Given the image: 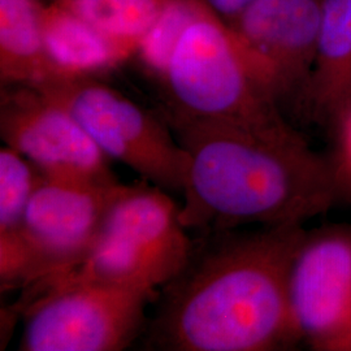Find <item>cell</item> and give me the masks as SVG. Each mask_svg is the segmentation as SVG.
<instances>
[{
  "mask_svg": "<svg viewBox=\"0 0 351 351\" xmlns=\"http://www.w3.org/2000/svg\"><path fill=\"white\" fill-rule=\"evenodd\" d=\"M171 126L185 154L181 221L189 232L303 226L337 202L326 156L293 126L223 121Z\"/></svg>",
  "mask_w": 351,
  "mask_h": 351,
  "instance_id": "7a4b0ae2",
  "label": "cell"
},
{
  "mask_svg": "<svg viewBox=\"0 0 351 351\" xmlns=\"http://www.w3.org/2000/svg\"><path fill=\"white\" fill-rule=\"evenodd\" d=\"M181 221V206L147 181L125 185L114 199L85 258L62 276L33 291L62 282L95 281L156 291L188 264L194 242Z\"/></svg>",
  "mask_w": 351,
  "mask_h": 351,
  "instance_id": "277c9868",
  "label": "cell"
},
{
  "mask_svg": "<svg viewBox=\"0 0 351 351\" xmlns=\"http://www.w3.org/2000/svg\"><path fill=\"white\" fill-rule=\"evenodd\" d=\"M351 101V0H323L317 53L298 103L329 123Z\"/></svg>",
  "mask_w": 351,
  "mask_h": 351,
  "instance_id": "8fae6325",
  "label": "cell"
},
{
  "mask_svg": "<svg viewBox=\"0 0 351 351\" xmlns=\"http://www.w3.org/2000/svg\"><path fill=\"white\" fill-rule=\"evenodd\" d=\"M40 4L42 0H0L1 85H38L66 75L46 50Z\"/></svg>",
  "mask_w": 351,
  "mask_h": 351,
  "instance_id": "4fadbf2b",
  "label": "cell"
},
{
  "mask_svg": "<svg viewBox=\"0 0 351 351\" xmlns=\"http://www.w3.org/2000/svg\"><path fill=\"white\" fill-rule=\"evenodd\" d=\"M40 26L52 62L66 75H94L138 51V42L108 36L52 0L40 4Z\"/></svg>",
  "mask_w": 351,
  "mask_h": 351,
  "instance_id": "7c38bea8",
  "label": "cell"
},
{
  "mask_svg": "<svg viewBox=\"0 0 351 351\" xmlns=\"http://www.w3.org/2000/svg\"><path fill=\"white\" fill-rule=\"evenodd\" d=\"M0 136L45 176L117 180L75 117L36 86L1 85Z\"/></svg>",
  "mask_w": 351,
  "mask_h": 351,
  "instance_id": "9c48e42d",
  "label": "cell"
},
{
  "mask_svg": "<svg viewBox=\"0 0 351 351\" xmlns=\"http://www.w3.org/2000/svg\"><path fill=\"white\" fill-rule=\"evenodd\" d=\"M332 138L326 156L336 189L337 202L351 203V101L328 123Z\"/></svg>",
  "mask_w": 351,
  "mask_h": 351,
  "instance_id": "e0dca14e",
  "label": "cell"
},
{
  "mask_svg": "<svg viewBox=\"0 0 351 351\" xmlns=\"http://www.w3.org/2000/svg\"><path fill=\"white\" fill-rule=\"evenodd\" d=\"M337 351H351V332L348 335V337L341 342Z\"/></svg>",
  "mask_w": 351,
  "mask_h": 351,
  "instance_id": "d6986e66",
  "label": "cell"
},
{
  "mask_svg": "<svg viewBox=\"0 0 351 351\" xmlns=\"http://www.w3.org/2000/svg\"><path fill=\"white\" fill-rule=\"evenodd\" d=\"M323 0H252L226 23L278 103L300 101L317 53Z\"/></svg>",
  "mask_w": 351,
  "mask_h": 351,
  "instance_id": "30bf717a",
  "label": "cell"
},
{
  "mask_svg": "<svg viewBox=\"0 0 351 351\" xmlns=\"http://www.w3.org/2000/svg\"><path fill=\"white\" fill-rule=\"evenodd\" d=\"M204 4V0H169L165 5L156 23L142 38L137 51L154 73H162L177 39Z\"/></svg>",
  "mask_w": 351,
  "mask_h": 351,
  "instance_id": "2e32d148",
  "label": "cell"
},
{
  "mask_svg": "<svg viewBox=\"0 0 351 351\" xmlns=\"http://www.w3.org/2000/svg\"><path fill=\"white\" fill-rule=\"evenodd\" d=\"M112 37L138 42L169 0H52Z\"/></svg>",
  "mask_w": 351,
  "mask_h": 351,
  "instance_id": "5bb4252c",
  "label": "cell"
},
{
  "mask_svg": "<svg viewBox=\"0 0 351 351\" xmlns=\"http://www.w3.org/2000/svg\"><path fill=\"white\" fill-rule=\"evenodd\" d=\"M289 298L302 342L337 351L351 332V224L306 230L290 268Z\"/></svg>",
  "mask_w": 351,
  "mask_h": 351,
  "instance_id": "ba28073f",
  "label": "cell"
},
{
  "mask_svg": "<svg viewBox=\"0 0 351 351\" xmlns=\"http://www.w3.org/2000/svg\"><path fill=\"white\" fill-rule=\"evenodd\" d=\"M304 233L294 224L204 234L164 287L149 349L277 351L298 345L289 275Z\"/></svg>",
  "mask_w": 351,
  "mask_h": 351,
  "instance_id": "6da1fadb",
  "label": "cell"
},
{
  "mask_svg": "<svg viewBox=\"0 0 351 351\" xmlns=\"http://www.w3.org/2000/svg\"><path fill=\"white\" fill-rule=\"evenodd\" d=\"M43 173L8 146L0 150V233L19 232Z\"/></svg>",
  "mask_w": 351,
  "mask_h": 351,
  "instance_id": "9a60e30c",
  "label": "cell"
},
{
  "mask_svg": "<svg viewBox=\"0 0 351 351\" xmlns=\"http://www.w3.org/2000/svg\"><path fill=\"white\" fill-rule=\"evenodd\" d=\"M32 86L71 113L108 159L181 194L185 154L169 123L94 75H60Z\"/></svg>",
  "mask_w": 351,
  "mask_h": 351,
  "instance_id": "5b68a950",
  "label": "cell"
},
{
  "mask_svg": "<svg viewBox=\"0 0 351 351\" xmlns=\"http://www.w3.org/2000/svg\"><path fill=\"white\" fill-rule=\"evenodd\" d=\"M226 23L234 20L252 0H204Z\"/></svg>",
  "mask_w": 351,
  "mask_h": 351,
  "instance_id": "ac0fdd59",
  "label": "cell"
},
{
  "mask_svg": "<svg viewBox=\"0 0 351 351\" xmlns=\"http://www.w3.org/2000/svg\"><path fill=\"white\" fill-rule=\"evenodd\" d=\"M26 310L20 350L119 351L138 336L150 289L78 281L39 291Z\"/></svg>",
  "mask_w": 351,
  "mask_h": 351,
  "instance_id": "8992f818",
  "label": "cell"
},
{
  "mask_svg": "<svg viewBox=\"0 0 351 351\" xmlns=\"http://www.w3.org/2000/svg\"><path fill=\"white\" fill-rule=\"evenodd\" d=\"M124 188L117 180L43 175L27 203L21 226L37 269V281L32 287L72 271L85 258Z\"/></svg>",
  "mask_w": 351,
  "mask_h": 351,
  "instance_id": "52a82bcc",
  "label": "cell"
},
{
  "mask_svg": "<svg viewBox=\"0 0 351 351\" xmlns=\"http://www.w3.org/2000/svg\"><path fill=\"white\" fill-rule=\"evenodd\" d=\"M159 75L169 125L223 121L264 129L291 126L230 26L207 3L182 30Z\"/></svg>",
  "mask_w": 351,
  "mask_h": 351,
  "instance_id": "3957f363",
  "label": "cell"
}]
</instances>
